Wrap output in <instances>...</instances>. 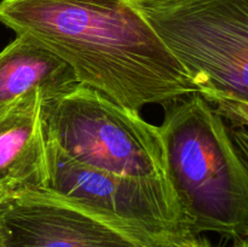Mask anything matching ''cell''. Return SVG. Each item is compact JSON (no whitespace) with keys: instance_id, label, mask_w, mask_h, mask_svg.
Returning <instances> with one entry per match:
<instances>
[{"instance_id":"obj_14","label":"cell","mask_w":248,"mask_h":247,"mask_svg":"<svg viewBox=\"0 0 248 247\" xmlns=\"http://www.w3.org/2000/svg\"><path fill=\"white\" fill-rule=\"evenodd\" d=\"M235 247H248V236L239 240V241L236 242V245H235Z\"/></svg>"},{"instance_id":"obj_3","label":"cell","mask_w":248,"mask_h":247,"mask_svg":"<svg viewBox=\"0 0 248 247\" xmlns=\"http://www.w3.org/2000/svg\"><path fill=\"white\" fill-rule=\"evenodd\" d=\"M43 116L47 139L74 161L118 176L169 182L161 131L140 111L79 84L44 101Z\"/></svg>"},{"instance_id":"obj_5","label":"cell","mask_w":248,"mask_h":247,"mask_svg":"<svg viewBox=\"0 0 248 247\" xmlns=\"http://www.w3.org/2000/svg\"><path fill=\"white\" fill-rule=\"evenodd\" d=\"M47 157L45 189L93 213L143 247H157L174 236L190 234L169 182L85 166L48 139Z\"/></svg>"},{"instance_id":"obj_11","label":"cell","mask_w":248,"mask_h":247,"mask_svg":"<svg viewBox=\"0 0 248 247\" xmlns=\"http://www.w3.org/2000/svg\"><path fill=\"white\" fill-rule=\"evenodd\" d=\"M198 236L199 235L193 234L179 235L162 242L157 247H212L207 241L199 239Z\"/></svg>"},{"instance_id":"obj_7","label":"cell","mask_w":248,"mask_h":247,"mask_svg":"<svg viewBox=\"0 0 248 247\" xmlns=\"http://www.w3.org/2000/svg\"><path fill=\"white\" fill-rule=\"evenodd\" d=\"M44 101L41 92H33L0 114V185L7 198L47 183Z\"/></svg>"},{"instance_id":"obj_8","label":"cell","mask_w":248,"mask_h":247,"mask_svg":"<svg viewBox=\"0 0 248 247\" xmlns=\"http://www.w3.org/2000/svg\"><path fill=\"white\" fill-rule=\"evenodd\" d=\"M77 85L69 65L31 39L16 36L0 51V114L33 92L47 101Z\"/></svg>"},{"instance_id":"obj_2","label":"cell","mask_w":248,"mask_h":247,"mask_svg":"<svg viewBox=\"0 0 248 247\" xmlns=\"http://www.w3.org/2000/svg\"><path fill=\"white\" fill-rule=\"evenodd\" d=\"M166 173L188 232L248 235V169L228 121L199 92L165 104Z\"/></svg>"},{"instance_id":"obj_15","label":"cell","mask_w":248,"mask_h":247,"mask_svg":"<svg viewBox=\"0 0 248 247\" xmlns=\"http://www.w3.org/2000/svg\"><path fill=\"white\" fill-rule=\"evenodd\" d=\"M247 236H248V235H247Z\"/></svg>"},{"instance_id":"obj_10","label":"cell","mask_w":248,"mask_h":247,"mask_svg":"<svg viewBox=\"0 0 248 247\" xmlns=\"http://www.w3.org/2000/svg\"><path fill=\"white\" fill-rule=\"evenodd\" d=\"M228 125H229L230 137L248 169V127L229 123Z\"/></svg>"},{"instance_id":"obj_6","label":"cell","mask_w":248,"mask_h":247,"mask_svg":"<svg viewBox=\"0 0 248 247\" xmlns=\"http://www.w3.org/2000/svg\"><path fill=\"white\" fill-rule=\"evenodd\" d=\"M9 247H143L93 213L45 188L6 199Z\"/></svg>"},{"instance_id":"obj_13","label":"cell","mask_w":248,"mask_h":247,"mask_svg":"<svg viewBox=\"0 0 248 247\" xmlns=\"http://www.w3.org/2000/svg\"><path fill=\"white\" fill-rule=\"evenodd\" d=\"M6 199H7V194L5 193V190L1 188V185H0V212H1V208L2 206H4Z\"/></svg>"},{"instance_id":"obj_9","label":"cell","mask_w":248,"mask_h":247,"mask_svg":"<svg viewBox=\"0 0 248 247\" xmlns=\"http://www.w3.org/2000/svg\"><path fill=\"white\" fill-rule=\"evenodd\" d=\"M203 98L207 99L220 115L229 124L242 125L248 127V103L247 102L236 99L227 94L217 93L211 91L199 92Z\"/></svg>"},{"instance_id":"obj_12","label":"cell","mask_w":248,"mask_h":247,"mask_svg":"<svg viewBox=\"0 0 248 247\" xmlns=\"http://www.w3.org/2000/svg\"><path fill=\"white\" fill-rule=\"evenodd\" d=\"M0 247H9V236L4 222L0 216Z\"/></svg>"},{"instance_id":"obj_1","label":"cell","mask_w":248,"mask_h":247,"mask_svg":"<svg viewBox=\"0 0 248 247\" xmlns=\"http://www.w3.org/2000/svg\"><path fill=\"white\" fill-rule=\"evenodd\" d=\"M0 23L67 63L80 85L126 108L196 92L131 0H1Z\"/></svg>"},{"instance_id":"obj_4","label":"cell","mask_w":248,"mask_h":247,"mask_svg":"<svg viewBox=\"0 0 248 247\" xmlns=\"http://www.w3.org/2000/svg\"><path fill=\"white\" fill-rule=\"evenodd\" d=\"M196 92L248 103V0H131Z\"/></svg>"}]
</instances>
